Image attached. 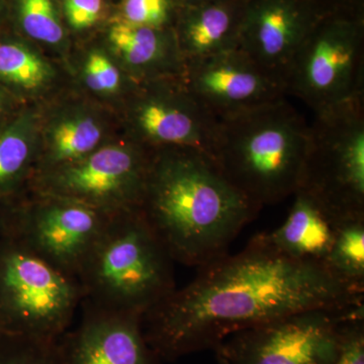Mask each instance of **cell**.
<instances>
[{
	"label": "cell",
	"instance_id": "30",
	"mask_svg": "<svg viewBox=\"0 0 364 364\" xmlns=\"http://www.w3.org/2000/svg\"><path fill=\"white\" fill-rule=\"evenodd\" d=\"M0 333H2L1 331H0Z\"/></svg>",
	"mask_w": 364,
	"mask_h": 364
},
{
	"label": "cell",
	"instance_id": "10",
	"mask_svg": "<svg viewBox=\"0 0 364 364\" xmlns=\"http://www.w3.org/2000/svg\"><path fill=\"white\" fill-rule=\"evenodd\" d=\"M37 193L39 198L21 208L13 226H6L7 233L77 280L79 270L112 214L69 198Z\"/></svg>",
	"mask_w": 364,
	"mask_h": 364
},
{
	"label": "cell",
	"instance_id": "7",
	"mask_svg": "<svg viewBox=\"0 0 364 364\" xmlns=\"http://www.w3.org/2000/svg\"><path fill=\"white\" fill-rule=\"evenodd\" d=\"M6 235L0 249V331L58 341L81 305L78 282Z\"/></svg>",
	"mask_w": 364,
	"mask_h": 364
},
{
	"label": "cell",
	"instance_id": "2",
	"mask_svg": "<svg viewBox=\"0 0 364 364\" xmlns=\"http://www.w3.org/2000/svg\"><path fill=\"white\" fill-rule=\"evenodd\" d=\"M260 210L205 153L186 148L151 153L139 210L174 262L200 268L221 259Z\"/></svg>",
	"mask_w": 364,
	"mask_h": 364
},
{
	"label": "cell",
	"instance_id": "13",
	"mask_svg": "<svg viewBox=\"0 0 364 364\" xmlns=\"http://www.w3.org/2000/svg\"><path fill=\"white\" fill-rule=\"evenodd\" d=\"M77 327L58 340L62 364H163L146 341L142 315L83 305Z\"/></svg>",
	"mask_w": 364,
	"mask_h": 364
},
{
	"label": "cell",
	"instance_id": "17",
	"mask_svg": "<svg viewBox=\"0 0 364 364\" xmlns=\"http://www.w3.org/2000/svg\"><path fill=\"white\" fill-rule=\"evenodd\" d=\"M109 40L129 65L153 75L174 74L181 78L184 60L173 31L132 25L122 20L112 26Z\"/></svg>",
	"mask_w": 364,
	"mask_h": 364
},
{
	"label": "cell",
	"instance_id": "22",
	"mask_svg": "<svg viewBox=\"0 0 364 364\" xmlns=\"http://www.w3.org/2000/svg\"><path fill=\"white\" fill-rule=\"evenodd\" d=\"M21 20L23 30L33 39L56 44L63 38L52 0H21Z\"/></svg>",
	"mask_w": 364,
	"mask_h": 364
},
{
	"label": "cell",
	"instance_id": "5",
	"mask_svg": "<svg viewBox=\"0 0 364 364\" xmlns=\"http://www.w3.org/2000/svg\"><path fill=\"white\" fill-rule=\"evenodd\" d=\"M364 95L315 112L298 191L335 225L364 219Z\"/></svg>",
	"mask_w": 364,
	"mask_h": 364
},
{
	"label": "cell",
	"instance_id": "9",
	"mask_svg": "<svg viewBox=\"0 0 364 364\" xmlns=\"http://www.w3.org/2000/svg\"><path fill=\"white\" fill-rule=\"evenodd\" d=\"M151 153L135 146H107L40 174L37 193L60 196L114 214L142 202Z\"/></svg>",
	"mask_w": 364,
	"mask_h": 364
},
{
	"label": "cell",
	"instance_id": "18",
	"mask_svg": "<svg viewBox=\"0 0 364 364\" xmlns=\"http://www.w3.org/2000/svg\"><path fill=\"white\" fill-rule=\"evenodd\" d=\"M324 265L340 282L364 293V219L335 225Z\"/></svg>",
	"mask_w": 364,
	"mask_h": 364
},
{
	"label": "cell",
	"instance_id": "23",
	"mask_svg": "<svg viewBox=\"0 0 364 364\" xmlns=\"http://www.w3.org/2000/svg\"><path fill=\"white\" fill-rule=\"evenodd\" d=\"M176 6V0H123L119 20L132 25L168 28Z\"/></svg>",
	"mask_w": 364,
	"mask_h": 364
},
{
	"label": "cell",
	"instance_id": "19",
	"mask_svg": "<svg viewBox=\"0 0 364 364\" xmlns=\"http://www.w3.org/2000/svg\"><path fill=\"white\" fill-rule=\"evenodd\" d=\"M102 136L100 126L90 117L63 122L53 134L51 147L46 156L47 167L41 174L78 161L97 150Z\"/></svg>",
	"mask_w": 364,
	"mask_h": 364
},
{
	"label": "cell",
	"instance_id": "4",
	"mask_svg": "<svg viewBox=\"0 0 364 364\" xmlns=\"http://www.w3.org/2000/svg\"><path fill=\"white\" fill-rule=\"evenodd\" d=\"M173 263L139 208L112 214L79 270L81 304L143 316L176 289Z\"/></svg>",
	"mask_w": 364,
	"mask_h": 364
},
{
	"label": "cell",
	"instance_id": "25",
	"mask_svg": "<svg viewBox=\"0 0 364 364\" xmlns=\"http://www.w3.org/2000/svg\"><path fill=\"white\" fill-rule=\"evenodd\" d=\"M85 78L91 90L100 92H114L121 85L119 70L100 53H92L88 57Z\"/></svg>",
	"mask_w": 364,
	"mask_h": 364
},
{
	"label": "cell",
	"instance_id": "16",
	"mask_svg": "<svg viewBox=\"0 0 364 364\" xmlns=\"http://www.w3.org/2000/svg\"><path fill=\"white\" fill-rule=\"evenodd\" d=\"M286 222L256 240L277 252L299 260L324 263L334 238L335 224L317 202L305 191H296Z\"/></svg>",
	"mask_w": 364,
	"mask_h": 364
},
{
	"label": "cell",
	"instance_id": "6",
	"mask_svg": "<svg viewBox=\"0 0 364 364\" xmlns=\"http://www.w3.org/2000/svg\"><path fill=\"white\" fill-rule=\"evenodd\" d=\"M364 4L335 7L299 46L284 78L314 112L364 95Z\"/></svg>",
	"mask_w": 364,
	"mask_h": 364
},
{
	"label": "cell",
	"instance_id": "24",
	"mask_svg": "<svg viewBox=\"0 0 364 364\" xmlns=\"http://www.w3.org/2000/svg\"><path fill=\"white\" fill-rule=\"evenodd\" d=\"M30 143L25 136L9 133L0 138V184L21 176L30 163Z\"/></svg>",
	"mask_w": 364,
	"mask_h": 364
},
{
	"label": "cell",
	"instance_id": "28",
	"mask_svg": "<svg viewBox=\"0 0 364 364\" xmlns=\"http://www.w3.org/2000/svg\"><path fill=\"white\" fill-rule=\"evenodd\" d=\"M329 1L335 2V4H363L364 0H329Z\"/></svg>",
	"mask_w": 364,
	"mask_h": 364
},
{
	"label": "cell",
	"instance_id": "20",
	"mask_svg": "<svg viewBox=\"0 0 364 364\" xmlns=\"http://www.w3.org/2000/svg\"><path fill=\"white\" fill-rule=\"evenodd\" d=\"M49 68L40 57L21 46L0 45V76L28 88L39 87L49 77Z\"/></svg>",
	"mask_w": 364,
	"mask_h": 364
},
{
	"label": "cell",
	"instance_id": "29",
	"mask_svg": "<svg viewBox=\"0 0 364 364\" xmlns=\"http://www.w3.org/2000/svg\"><path fill=\"white\" fill-rule=\"evenodd\" d=\"M178 1L179 6H191V4H200V2L208 1V0H176Z\"/></svg>",
	"mask_w": 364,
	"mask_h": 364
},
{
	"label": "cell",
	"instance_id": "8",
	"mask_svg": "<svg viewBox=\"0 0 364 364\" xmlns=\"http://www.w3.org/2000/svg\"><path fill=\"white\" fill-rule=\"evenodd\" d=\"M364 303L291 314L230 335L214 349L219 364H334Z\"/></svg>",
	"mask_w": 364,
	"mask_h": 364
},
{
	"label": "cell",
	"instance_id": "14",
	"mask_svg": "<svg viewBox=\"0 0 364 364\" xmlns=\"http://www.w3.org/2000/svg\"><path fill=\"white\" fill-rule=\"evenodd\" d=\"M152 88L135 109L136 128L143 140L154 151L186 148L212 157L217 117L191 95L182 80L178 85H156Z\"/></svg>",
	"mask_w": 364,
	"mask_h": 364
},
{
	"label": "cell",
	"instance_id": "3",
	"mask_svg": "<svg viewBox=\"0 0 364 364\" xmlns=\"http://www.w3.org/2000/svg\"><path fill=\"white\" fill-rule=\"evenodd\" d=\"M309 124L286 97L218 119L212 158L235 188L260 208L298 191Z\"/></svg>",
	"mask_w": 364,
	"mask_h": 364
},
{
	"label": "cell",
	"instance_id": "11",
	"mask_svg": "<svg viewBox=\"0 0 364 364\" xmlns=\"http://www.w3.org/2000/svg\"><path fill=\"white\" fill-rule=\"evenodd\" d=\"M341 6L347 4L329 0H245L239 49L284 83L294 55L314 26Z\"/></svg>",
	"mask_w": 364,
	"mask_h": 364
},
{
	"label": "cell",
	"instance_id": "21",
	"mask_svg": "<svg viewBox=\"0 0 364 364\" xmlns=\"http://www.w3.org/2000/svg\"><path fill=\"white\" fill-rule=\"evenodd\" d=\"M0 364H62L58 341L0 333Z\"/></svg>",
	"mask_w": 364,
	"mask_h": 364
},
{
	"label": "cell",
	"instance_id": "27",
	"mask_svg": "<svg viewBox=\"0 0 364 364\" xmlns=\"http://www.w3.org/2000/svg\"><path fill=\"white\" fill-rule=\"evenodd\" d=\"M334 364H364V320L352 327Z\"/></svg>",
	"mask_w": 364,
	"mask_h": 364
},
{
	"label": "cell",
	"instance_id": "15",
	"mask_svg": "<svg viewBox=\"0 0 364 364\" xmlns=\"http://www.w3.org/2000/svg\"><path fill=\"white\" fill-rule=\"evenodd\" d=\"M245 0H208L179 6L174 32L184 63L238 49Z\"/></svg>",
	"mask_w": 364,
	"mask_h": 364
},
{
	"label": "cell",
	"instance_id": "26",
	"mask_svg": "<svg viewBox=\"0 0 364 364\" xmlns=\"http://www.w3.org/2000/svg\"><path fill=\"white\" fill-rule=\"evenodd\" d=\"M102 0H64L67 18L75 28L95 25L102 14Z\"/></svg>",
	"mask_w": 364,
	"mask_h": 364
},
{
	"label": "cell",
	"instance_id": "1",
	"mask_svg": "<svg viewBox=\"0 0 364 364\" xmlns=\"http://www.w3.org/2000/svg\"><path fill=\"white\" fill-rule=\"evenodd\" d=\"M198 269L143 315L146 341L163 361L214 350L234 333L291 314L364 303L324 263L294 259L254 237L240 253Z\"/></svg>",
	"mask_w": 364,
	"mask_h": 364
},
{
	"label": "cell",
	"instance_id": "12",
	"mask_svg": "<svg viewBox=\"0 0 364 364\" xmlns=\"http://www.w3.org/2000/svg\"><path fill=\"white\" fill-rule=\"evenodd\" d=\"M186 88L217 119L286 97V85L241 49L188 62Z\"/></svg>",
	"mask_w": 364,
	"mask_h": 364
}]
</instances>
